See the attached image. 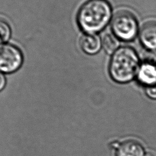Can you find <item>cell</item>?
Here are the masks:
<instances>
[{"instance_id": "cell-1", "label": "cell", "mask_w": 156, "mask_h": 156, "mask_svg": "<svg viewBox=\"0 0 156 156\" xmlns=\"http://www.w3.org/2000/svg\"><path fill=\"white\" fill-rule=\"evenodd\" d=\"M111 15V7L105 1L90 0L80 9L77 21L82 30L94 34L101 30L107 24Z\"/></svg>"}, {"instance_id": "cell-2", "label": "cell", "mask_w": 156, "mask_h": 156, "mask_svg": "<svg viewBox=\"0 0 156 156\" xmlns=\"http://www.w3.org/2000/svg\"><path fill=\"white\" fill-rule=\"evenodd\" d=\"M139 68V60L136 52L130 47L124 46L113 53L109 71L115 81L125 83L133 79Z\"/></svg>"}, {"instance_id": "cell-3", "label": "cell", "mask_w": 156, "mask_h": 156, "mask_svg": "<svg viewBox=\"0 0 156 156\" xmlns=\"http://www.w3.org/2000/svg\"><path fill=\"white\" fill-rule=\"evenodd\" d=\"M112 28L115 35L123 40L133 39L136 35L138 24L135 16L127 11H120L113 16Z\"/></svg>"}, {"instance_id": "cell-4", "label": "cell", "mask_w": 156, "mask_h": 156, "mask_svg": "<svg viewBox=\"0 0 156 156\" xmlns=\"http://www.w3.org/2000/svg\"><path fill=\"white\" fill-rule=\"evenodd\" d=\"M23 55L14 45L7 43L0 44V72L13 73L21 66Z\"/></svg>"}, {"instance_id": "cell-5", "label": "cell", "mask_w": 156, "mask_h": 156, "mask_svg": "<svg viewBox=\"0 0 156 156\" xmlns=\"http://www.w3.org/2000/svg\"><path fill=\"white\" fill-rule=\"evenodd\" d=\"M140 39L143 45L151 50H156V22L150 21L141 27Z\"/></svg>"}, {"instance_id": "cell-6", "label": "cell", "mask_w": 156, "mask_h": 156, "mask_svg": "<svg viewBox=\"0 0 156 156\" xmlns=\"http://www.w3.org/2000/svg\"><path fill=\"white\" fill-rule=\"evenodd\" d=\"M143 146L135 140H127L119 144L116 156H144Z\"/></svg>"}, {"instance_id": "cell-7", "label": "cell", "mask_w": 156, "mask_h": 156, "mask_svg": "<svg viewBox=\"0 0 156 156\" xmlns=\"http://www.w3.org/2000/svg\"><path fill=\"white\" fill-rule=\"evenodd\" d=\"M79 43L82 49L88 54L97 53L101 46V41L99 36L90 33L83 35L80 39Z\"/></svg>"}, {"instance_id": "cell-8", "label": "cell", "mask_w": 156, "mask_h": 156, "mask_svg": "<svg viewBox=\"0 0 156 156\" xmlns=\"http://www.w3.org/2000/svg\"><path fill=\"white\" fill-rule=\"evenodd\" d=\"M137 75L139 81L146 87L154 85L156 83V66L144 63L140 67Z\"/></svg>"}, {"instance_id": "cell-9", "label": "cell", "mask_w": 156, "mask_h": 156, "mask_svg": "<svg viewBox=\"0 0 156 156\" xmlns=\"http://www.w3.org/2000/svg\"><path fill=\"white\" fill-rule=\"evenodd\" d=\"M119 41L113 35L107 34L102 40V46L104 50L108 54L114 53L119 46Z\"/></svg>"}, {"instance_id": "cell-10", "label": "cell", "mask_w": 156, "mask_h": 156, "mask_svg": "<svg viewBox=\"0 0 156 156\" xmlns=\"http://www.w3.org/2000/svg\"><path fill=\"white\" fill-rule=\"evenodd\" d=\"M10 27L8 23L0 19V42H5L10 37Z\"/></svg>"}, {"instance_id": "cell-11", "label": "cell", "mask_w": 156, "mask_h": 156, "mask_svg": "<svg viewBox=\"0 0 156 156\" xmlns=\"http://www.w3.org/2000/svg\"><path fill=\"white\" fill-rule=\"evenodd\" d=\"M144 63L156 66V50H150L146 52L143 55Z\"/></svg>"}, {"instance_id": "cell-12", "label": "cell", "mask_w": 156, "mask_h": 156, "mask_svg": "<svg viewBox=\"0 0 156 156\" xmlns=\"http://www.w3.org/2000/svg\"><path fill=\"white\" fill-rule=\"evenodd\" d=\"M146 93L150 98L156 99V83L146 87Z\"/></svg>"}, {"instance_id": "cell-13", "label": "cell", "mask_w": 156, "mask_h": 156, "mask_svg": "<svg viewBox=\"0 0 156 156\" xmlns=\"http://www.w3.org/2000/svg\"><path fill=\"white\" fill-rule=\"evenodd\" d=\"M5 85V79L4 76L0 72V91L4 88Z\"/></svg>"}, {"instance_id": "cell-14", "label": "cell", "mask_w": 156, "mask_h": 156, "mask_svg": "<svg viewBox=\"0 0 156 156\" xmlns=\"http://www.w3.org/2000/svg\"><path fill=\"white\" fill-rule=\"evenodd\" d=\"M144 156H154L153 154H151V153H147V154H146L145 155H144Z\"/></svg>"}]
</instances>
